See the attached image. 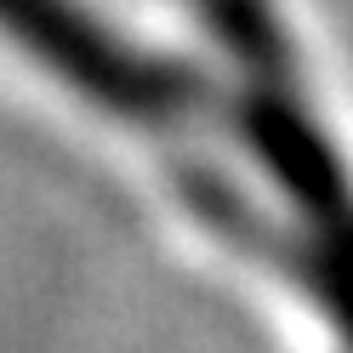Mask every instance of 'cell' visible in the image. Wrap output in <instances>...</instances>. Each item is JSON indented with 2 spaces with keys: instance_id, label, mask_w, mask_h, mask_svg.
<instances>
[{
  "instance_id": "cell-1",
  "label": "cell",
  "mask_w": 353,
  "mask_h": 353,
  "mask_svg": "<svg viewBox=\"0 0 353 353\" xmlns=\"http://www.w3.org/2000/svg\"><path fill=\"white\" fill-rule=\"evenodd\" d=\"M0 34L12 46H23L34 63H46L85 103H97L120 120H143V125L171 120L188 103L183 80L160 63L137 57L80 0H0Z\"/></svg>"
}]
</instances>
